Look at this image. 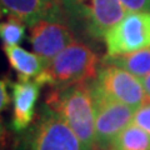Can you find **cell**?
<instances>
[{
  "mask_svg": "<svg viewBox=\"0 0 150 150\" xmlns=\"http://www.w3.org/2000/svg\"><path fill=\"white\" fill-rule=\"evenodd\" d=\"M91 85L106 96L129 105L135 111L146 101L140 79L115 65L105 64V67H101Z\"/></svg>",
  "mask_w": 150,
  "mask_h": 150,
  "instance_id": "52a82bcc",
  "label": "cell"
},
{
  "mask_svg": "<svg viewBox=\"0 0 150 150\" xmlns=\"http://www.w3.org/2000/svg\"><path fill=\"white\" fill-rule=\"evenodd\" d=\"M45 105L58 112L86 146L94 149L96 144L95 109L90 85L80 83L53 89L46 96Z\"/></svg>",
  "mask_w": 150,
  "mask_h": 150,
  "instance_id": "6da1fadb",
  "label": "cell"
},
{
  "mask_svg": "<svg viewBox=\"0 0 150 150\" xmlns=\"http://www.w3.org/2000/svg\"><path fill=\"white\" fill-rule=\"evenodd\" d=\"M143 86H144V90H145V96H146V101H150V74L146 75L145 78L140 79Z\"/></svg>",
  "mask_w": 150,
  "mask_h": 150,
  "instance_id": "ac0fdd59",
  "label": "cell"
},
{
  "mask_svg": "<svg viewBox=\"0 0 150 150\" xmlns=\"http://www.w3.org/2000/svg\"><path fill=\"white\" fill-rule=\"evenodd\" d=\"M112 150H150V134L131 123L111 143Z\"/></svg>",
  "mask_w": 150,
  "mask_h": 150,
  "instance_id": "4fadbf2b",
  "label": "cell"
},
{
  "mask_svg": "<svg viewBox=\"0 0 150 150\" xmlns=\"http://www.w3.org/2000/svg\"><path fill=\"white\" fill-rule=\"evenodd\" d=\"M28 150H94L86 146L58 112L45 105L26 138Z\"/></svg>",
  "mask_w": 150,
  "mask_h": 150,
  "instance_id": "277c9868",
  "label": "cell"
},
{
  "mask_svg": "<svg viewBox=\"0 0 150 150\" xmlns=\"http://www.w3.org/2000/svg\"><path fill=\"white\" fill-rule=\"evenodd\" d=\"M95 109V140L100 146L111 145L118 135L131 124L135 110L129 105L106 96L90 85Z\"/></svg>",
  "mask_w": 150,
  "mask_h": 150,
  "instance_id": "8992f818",
  "label": "cell"
},
{
  "mask_svg": "<svg viewBox=\"0 0 150 150\" xmlns=\"http://www.w3.org/2000/svg\"><path fill=\"white\" fill-rule=\"evenodd\" d=\"M108 56H119L150 48V13H126L105 34Z\"/></svg>",
  "mask_w": 150,
  "mask_h": 150,
  "instance_id": "5b68a950",
  "label": "cell"
},
{
  "mask_svg": "<svg viewBox=\"0 0 150 150\" xmlns=\"http://www.w3.org/2000/svg\"><path fill=\"white\" fill-rule=\"evenodd\" d=\"M8 84L9 80L5 78H3L0 81V109H1V111L6 110L9 103H10V96L8 93Z\"/></svg>",
  "mask_w": 150,
  "mask_h": 150,
  "instance_id": "e0dca14e",
  "label": "cell"
},
{
  "mask_svg": "<svg viewBox=\"0 0 150 150\" xmlns=\"http://www.w3.org/2000/svg\"><path fill=\"white\" fill-rule=\"evenodd\" d=\"M40 84L36 80L19 81L11 85L13 89V119L11 128L23 131L31 124L35 115V105L40 93Z\"/></svg>",
  "mask_w": 150,
  "mask_h": 150,
  "instance_id": "30bf717a",
  "label": "cell"
},
{
  "mask_svg": "<svg viewBox=\"0 0 150 150\" xmlns=\"http://www.w3.org/2000/svg\"><path fill=\"white\" fill-rule=\"evenodd\" d=\"M4 51L8 56L9 64L18 74L19 81L35 80L48 67L43 59L35 53H30L20 46H6Z\"/></svg>",
  "mask_w": 150,
  "mask_h": 150,
  "instance_id": "8fae6325",
  "label": "cell"
},
{
  "mask_svg": "<svg viewBox=\"0 0 150 150\" xmlns=\"http://www.w3.org/2000/svg\"><path fill=\"white\" fill-rule=\"evenodd\" d=\"M0 36H1L4 48L15 46L24 39L25 24L19 19L8 15V20L3 21L0 25Z\"/></svg>",
  "mask_w": 150,
  "mask_h": 150,
  "instance_id": "5bb4252c",
  "label": "cell"
},
{
  "mask_svg": "<svg viewBox=\"0 0 150 150\" xmlns=\"http://www.w3.org/2000/svg\"><path fill=\"white\" fill-rule=\"evenodd\" d=\"M29 29L31 48L46 64L74 43V34L68 19L41 20L29 26Z\"/></svg>",
  "mask_w": 150,
  "mask_h": 150,
  "instance_id": "ba28073f",
  "label": "cell"
},
{
  "mask_svg": "<svg viewBox=\"0 0 150 150\" xmlns=\"http://www.w3.org/2000/svg\"><path fill=\"white\" fill-rule=\"evenodd\" d=\"M103 63L119 67L137 78L143 79L150 74V48L119 56L106 55Z\"/></svg>",
  "mask_w": 150,
  "mask_h": 150,
  "instance_id": "7c38bea8",
  "label": "cell"
},
{
  "mask_svg": "<svg viewBox=\"0 0 150 150\" xmlns=\"http://www.w3.org/2000/svg\"><path fill=\"white\" fill-rule=\"evenodd\" d=\"M133 123L139 125L150 134V101H145V104H143L135 111Z\"/></svg>",
  "mask_w": 150,
  "mask_h": 150,
  "instance_id": "9a60e30c",
  "label": "cell"
},
{
  "mask_svg": "<svg viewBox=\"0 0 150 150\" xmlns=\"http://www.w3.org/2000/svg\"><path fill=\"white\" fill-rule=\"evenodd\" d=\"M0 3L3 14L29 26L41 20L68 19L62 0H0Z\"/></svg>",
  "mask_w": 150,
  "mask_h": 150,
  "instance_id": "9c48e42d",
  "label": "cell"
},
{
  "mask_svg": "<svg viewBox=\"0 0 150 150\" xmlns=\"http://www.w3.org/2000/svg\"><path fill=\"white\" fill-rule=\"evenodd\" d=\"M129 13H150V0H120Z\"/></svg>",
  "mask_w": 150,
  "mask_h": 150,
  "instance_id": "2e32d148",
  "label": "cell"
},
{
  "mask_svg": "<svg viewBox=\"0 0 150 150\" xmlns=\"http://www.w3.org/2000/svg\"><path fill=\"white\" fill-rule=\"evenodd\" d=\"M99 56L84 43L74 41L48 64L35 80L51 89H62L74 84L86 83L98 76Z\"/></svg>",
  "mask_w": 150,
  "mask_h": 150,
  "instance_id": "7a4b0ae2",
  "label": "cell"
},
{
  "mask_svg": "<svg viewBox=\"0 0 150 150\" xmlns=\"http://www.w3.org/2000/svg\"><path fill=\"white\" fill-rule=\"evenodd\" d=\"M62 4L69 20L94 39H104L126 15L120 0H62Z\"/></svg>",
  "mask_w": 150,
  "mask_h": 150,
  "instance_id": "3957f363",
  "label": "cell"
}]
</instances>
